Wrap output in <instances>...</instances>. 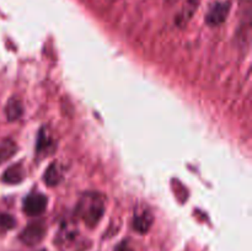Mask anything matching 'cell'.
Segmentation results:
<instances>
[{
    "instance_id": "6da1fadb",
    "label": "cell",
    "mask_w": 252,
    "mask_h": 251,
    "mask_svg": "<svg viewBox=\"0 0 252 251\" xmlns=\"http://www.w3.org/2000/svg\"><path fill=\"white\" fill-rule=\"evenodd\" d=\"M106 209V198L97 192L83 194L76 206L75 214L89 228H95L102 218Z\"/></svg>"
},
{
    "instance_id": "7a4b0ae2",
    "label": "cell",
    "mask_w": 252,
    "mask_h": 251,
    "mask_svg": "<svg viewBox=\"0 0 252 251\" xmlns=\"http://www.w3.org/2000/svg\"><path fill=\"white\" fill-rule=\"evenodd\" d=\"M54 243L61 251H83L85 250V240L81 238L76 225L65 221L59 228Z\"/></svg>"
},
{
    "instance_id": "3957f363",
    "label": "cell",
    "mask_w": 252,
    "mask_h": 251,
    "mask_svg": "<svg viewBox=\"0 0 252 251\" xmlns=\"http://www.w3.org/2000/svg\"><path fill=\"white\" fill-rule=\"evenodd\" d=\"M230 11V2L229 1H217L209 7L206 15V22L212 27L220 26L224 24Z\"/></svg>"
},
{
    "instance_id": "277c9868",
    "label": "cell",
    "mask_w": 252,
    "mask_h": 251,
    "mask_svg": "<svg viewBox=\"0 0 252 251\" xmlns=\"http://www.w3.org/2000/svg\"><path fill=\"white\" fill-rule=\"evenodd\" d=\"M46 226L43 223H31L20 234V240L29 246H34L41 243L46 235Z\"/></svg>"
},
{
    "instance_id": "5b68a950",
    "label": "cell",
    "mask_w": 252,
    "mask_h": 251,
    "mask_svg": "<svg viewBox=\"0 0 252 251\" xmlns=\"http://www.w3.org/2000/svg\"><path fill=\"white\" fill-rule=\"evenodd\" d=\"M47 208V197L42 193H31L24 199L22 211L27 216H39Z\"/></svg>"
},
{
    "instance_id": "8992f818",
    "label": "cell",
    "mask_w": 252,
    "mask_h": 251,
    "mask_svg": "<svg viewBox=\"0 0 252 251\" xmlns=\"http://www.w3.org/2000/svg\"><path fill=\"white\" fill-rule=\"evenodd\" d=\"M153 224V216L148 209L143 208L142 211L135 212L133 217V228L140 234H145Z\"/></svg>"
},
{
    "instance_id": "52a82bcc",
    "label": "cell",
    "mask_w": 252,
    "mask_h": 251,
    "mask_svg": "<svg viewBox=\"0 0 252 251\" xmlns=\"http://www.w3.org/2000/svg\"><path fill=\"white\" fill-rule=\"evenodd\" d=\"M199 0H185L184 5L180 9L179 14L176 16V22L180 26H185L187 22L191 20V17L193 16L194 12H196L197 6H198Z\"/></svg>"
},
{
    "instance_id": "ba28073f",
    "label": "cell",
    "mask_w": 252,
    "mask_h": 251,
    "mask_svg": "<svg viewBox=\"0 0 252 251\" xmlns=\"http://www.w3.org/2000/svg\"><path fill=\"white\" fill-rule=\"evenodd\" d=\"M25 177V170L21 164L11 165L5 170L4 175H2V181L6 182L9 185H16L21 182Z\"/></svg>"
},
{
    "instance_id": "9c48e42d",
    "label": "cell",
    "mask_w": 252,
    "mask_h": 251,
    "mask_svg": "<svg viewBox=\"0 0 252 251\" xmlns=\"http://www.w3.org/2000/svg\"><path fill=\"white\" fill-rule=\"evenodd\" d=\"M17 152L16 143L9 138L0 139V165L4 164L5 161L14 157L15 153Z\"/></svg>"
},
{
    "instance_id": "30bf717a",
    "label": "cell",
    "mask_w": 252,
    "mask_h": 251,
    "mask_svg": "<svg viewBox=\"0 0 252 251\" xmlns=\"http://www.w3.org/2000/svg\"><path fill=\"white\" fill-rule=\"evenodd\" d=\"M5 113H6V117L9 121L19 120L22 113V105L19 98L14 97L7 101L6 107H5Z\"/></svg>"
},
{
    "instance_id": "8fae6325",
    "label": "cell",
    "mask_w": 252,
    "mask_h": 251,
    "mask_svg": "<svg viewBox=\"0 0 252 251\" xmlns=\"http://www.w3.org/2000/svg\"><path fill=\"white\" fill-rule=\"evenodd\" d=\"M43 180L48 186H56L59 184V181L62 180V172L58 164L53 162L52 165H49V167L44 172Z\"/></svg>"
},
{
    "instance_id": "7c38bea8",
    "label": "cell",
    "mask_w": 252,
    "mask_h": 251,
    "mask_svg": "<svg viewBox=\"0 0 252 251\" xmlns=\"http://www.w3.org/2000/svg\"><path fill=\"white\" fill-rule=\"evenodd\" d=\"M51 145H52V142L51 139H49L48 134H43V133H41L38 137V143H37V152L41 153L42 150H43V152L47 153V149H48Z\"/></svg>"
},
{
    "instance_id": "4fadbf2b",
    "label": "cell",
    "mask_w": 252,
    "mask_h": 251,
    "mask_svg": "<svg viewBox=\"0 0 252 251\" xmlns=\"http://www.w3.org/2000/svg\"><path fill=\"white\" fill-rule=\"evenodd\" d=\"M15 225V219L11 216L5 213H0V228L11 229Z\"/></svg>"
},
{
    "instance_id": "5bb4252c",
    "label": "cell",
    "mask_w": 252,
    "mask_h": 251,
    "mask_svg": "<svg viewBox=\"0 0 252 251\" xmlns=\"http://www.w3.org/2000/svg\"><path fill=\"white\" fill-rule=\"evenodd\" d=\"M115 251H134V249L129 245L128 241H122V243L116 246Z\"/></svg>"
},
{
    "instance_id": "9a60e30c",
    "label": "cell",
    "mask_w": 252,
    "mask_h": 251,
    "mask_svg": "<svg viewBox=\"0 0 252 251\" xmlns=\"http://www.w3.org/2000/svg\"><path fill=\"white\" fill-rule=\"evenodd\" d=\"M166 1H169V2H172V1H174V2H175V1H176V0H166Z\"/></svg>"
}]
</instances>
